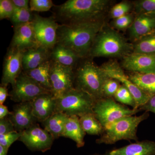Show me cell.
<instances>
[{
    "instance_id": "1f68e13d",
    "label": "cell",
    "mask_w": 155,
    "mask_h": 155,
    "mask_svg": "<svg viewBox=\"0 0 155 155\" xmlns=\"http://www.w3.org/2000/svg\"><path fill=\"white\" fill-rule=\"evenodd\" d=\"M135 9L138 14L149 13L155 14V0H142L135 4Z\"/></svg>"
},
{
    "instance_id": "8d00e7d4",
    "label": "cell",
    "mask_w": 155,
    "mask_h": 155,
    "mask_svg": "<svg viewBox=\"0 0 155 155\" xmlns=\"http://www.w3.org/2000/svg\"><path fill=\"white\" fill-rule=\"evenodd\" d=\"M15 127L10 118L0 119V134H5L15 131Z\"/></svg>"
},
{
    "instance_id": "836d02e7",
    "label": "cell",
    "mask_w": 155,
    "mask_h": 155,
    "mask_svg": "<svg viewBox=\"0 0 155 155\" xmlns=\"http://www.w3.org/2000/svg\"><path fill=\"white\" fill-rule=\"evenodd\" d=\"M22 132L15 131L5 134H0V145L6 148L9 149L14 142L19 140Z\"/></svg>"
},
{
    "instance_id": "ab89813d",
    "label": "cell",
    "mask_w": 155,
    "mask_h": 155,
    "mask_svg": "<svg viewBox=\"0 0 155 155\" xmlns=\"http://www.w3.org/2000/svg\"><path fill=\"white\" fill-rule=\"evenodd\" d=\"M8 95V89L6 87H0V104L2 105Z\"/></svg>"
},
{
    "instance_id": "44dd1931",
    "label": "cell",
    "mask_w": 155,
    "mask_h": 155,
    "mask_svg": "<svg viewBox=\"0 0 155 155\" xmlns=\"http://www.w3.org/2000/svg\"><path fill=\"white\" fill-rule=\"evenodd\" d=\"M80 58L72 50L58 44L50 51L51 60L63 66L73 69Z\"/></svg>"
},
{
    "instance_id": "30bf717a",
    "label": "cell",
    "mask_w": 155,
    "mask_h": 155,
    "mask_svg": "<svg viewBox=\"0 0 155 155\" xmlns=\"http://www.w3.org/2000/svg\"><path fill=\"white\" fill-rule=\"evenodd\" d=\"M10 93L12 101L18 103L31 101L42 94L49 92L29 77L24 71L21 72Z\"/></svg>"
},
{
    "instance_id": "277c9868",
    "label": "cell",
    "mask_w": 155,
    "mask_h": 155,
    "mask_svg": "<svg viewBox=\"0 0 155 155\" xmlns=\"http://www.w3.org/2000/svg\"><path fill=\"white\" fill-rule=\"evenodd\" d=\"M107 78L101 67L91 61H87L76 69L75 88L83 91L97 101L104 98L103 86Z\"/></svg>"
},
{
    "instance_id": "5b68a950",
    "label": "cell",
    "mask_w": 155,
    "mask_h": 155,
    "mask_svg": "<svg viewBox=\"0 0 155 155\" xmlns=\"http://www.w3.org/2000/svg\"><path fill=\"white\" fill-rule=\"evenodd\" d=\"M149 116L146 112L140 116H127L115 121L104 129L101 137L97 140V143L113 144L121 140L137 141V127Z\"/></svg>"
},
{
    "instance_id": "9a60e30c",
    "label": "cell",
    "mask_w": 155,
    "mask_h": 155,
    "mask_svg": "<svg viewBox=\"0 0 155 155\" xmlns=\"http://www.w3.org/2000/svg\"><path fill=\"white\" fill-rule=\"evenodd\" d=\"M10 119L15 130L22 132L35 124L37 120L32 112L31 101L19 103L11 112Z\"/></svg>"
},
{
    "instance_id": "ac0fdd59",
    "label": "cell",
    "mask_w": 155,
    "mask_h": 155,
    "mask_svg": "<svg viewBox=\"0 0 155 155\" xmlns=\"http://www.w3.org/2000/svg\"><path fill=\"white\" fill-rule=\"evenodd\" d=\"M129 28L130 37L135 41L155 32V14H139Z\"/></svg>"
},
{
    "instance_id": "ffe728a7",
    "label": "cell",
    "mask_w": 155,
    "mask_h": 155,
    "mask_svg": "<svg viewBox=\"0 0 155 155\" xmlns=\"http://www.w3.org/2000/svg\"><path fill=\"white\" fill-rule=\"evenodd\" d=\"M93 155H155V142H137L126 146L113 150L104 154Z\"/></svg>"
},
{
    "instance_id": "2e32d148",
    "label": "cell",
    "mask_w": 155,
    "mask_h": 155,
    "mask_svg": "<svg viewBox=\"0 0 155 155\" xmlns=\"http://www.w3.org/2000/svg\"><path fill=\"white\" fill-rule=\"evenodd\" d=\"M38 46L31 22L14 28V35L10 48L24 52Z\"/></svg>"
},
{
    "instance_id": "4316f807",
    "label": "cell",
    "mask_w": 155,
    "mask_h": 155,
    "mask_svg": "<svg viewBox=\"0 0 155 155\" xmlns=\"http://www.w3.org/2000/svg\"><path fill=\"white\" fill-rule=\"evenodd\" d=\"M133 48V53L155 55V32L139 39Z\"/></svg>"
},
{
    "instance_id": "7c38bea8",
    "label": "cell",
    "mask_w": 155,
    "mask_h": 155,
    "mask_svg": "<svg viewBox=\"0 0 155 155\" xmlns=\"http://www.w3.org/2000/svg\"><path fill=\"white\" fill-rule=\"evenodd\" d=\"M54 140L48 131L35 124L22 131L19 140L29 149L44 152L51 149Z\"/></svg>"
},
{
    "instance_id": "f1b7e54d",
    "label": "cell",
    "mask_w": 155,
    "mask_h": 155,
    "mask_svg": "<svg viewBox=\"0 0 155 155\" xmlns=\"http://www.w3.org/2000/svg\"><path fill=\"white\" fill-rule=\"evenodd\" d=\"M114 98L116 101L131 106L133 109H137L135 101L133 96L130 91L123 85H120L119 87Z\"/></svg>"
},
{
    "instance_id": "83f0119b",
    "label": "cell",
    "mask_w": 155,
    "mask_h": 155,
    "mask_svg": "<svg viewBox=\"0 0 155 155\" xmlns=\"http://www.w3.org/2000/svg\"><path fill=\"white\" fill-rule=\"evenodd\" d=\"M33 15L30 9H19L15 7L10 20L15 28L31 22L33 19Z\"/></svg>"
},
{
    "instance_id": "d590c367",
    "label": "cell",
    "mask_w": 155,
    "mask_h": 155,
    "mask_svg": "<svg viewBox=\"0 0 155 155\" xmlns=\"http://www.w3.org/2000/svg\"><path fill=\"white\" fill-rule=\"evenodd\" d=\"M134 20V19H133L132 15L128 14L115 19L113 24L115 28L119 30H122L128 27L130 28L133 23Z\"/></svg>"
},
{
    "instance_id": "e575fe53",
    "label": "cell",
    "mask_w": 155,
    "mask_h": 155,
    "mask_svg": "<svg viewBox=\"0 0 155 155\" xmlns=\"http://www.w3.org/2000/svg\"><path fill=\"white\" fill-rule=\"evenodd\" d=\"M15 7L11 0L0 1V19L11 18L14 12Z\"/></svg>"
},
{
    "instance_id": "603a6c76",
    "label": "cell",
    "mask_w": 155,
    "mask_h": 155,
    "mask_svg": "<svg viewBox=\"0 0 155 155\" xmlns=\"http://www.w3.org/2000/svg\"><path fill=\"white\" fill-rule=\"evenodd\" d=\"M68 116L61 112H55L52 115L41 122L45 130L51 134L54 139L62 137Z\"/></svg>"
},
{
    "instance_id": "d4e9b609",
    "label": "cell",
    "mask_w": 155,
    "mask_h": 155,
    "mask_svg": "<svg viewBox=\"0 0 155 155\" xmlns=\"http://www.w3.org/2000/svg\"><path fill=\"white\" fill-rule=\"evenodd\" d=\"M128 77L145 93L150 97L155 94V73L133 72Z\"/></svg>"
},
{
    "instance_id": "e0dca14e",
    "label": "cell",
    "mask_w": 155,
    "mask_h": 155,
    "mask_svg": "<svg viewBox=\"0 0 155 155\" xmlns=\"http://www.w3.org/2000/svg\"><path fill=\"white\" fill-rule=\"evenodd\" d=\"M31 102L34 116L40 122L56 112V99L51 92L40 95Z\"/></svg>"
},
{
    "instance_id": "ba28073f",
    "label": "cell",
    "mask_w": 155,
    "mask_h": 155,
    "mask_svg": "<svg viewBox=\"0 0 155 155\" xmlns=\"http://www.w3.org/2000/svg\"><path fill=\"white\" fill-rule=\"evenodd\" d=\"M51 61L50 80L51 92L56 99L63 96L74 88V69L65 67Z\"/></svg>"
},
{
    "instance_id": "d6986e66",
    "label": "cell",
    "mask_w": 155,
    "mask_h": 155,
    "mask_svg": "<svg viewBox=\"0 0 155 155\" xmlns=\"http://www.w3.org/2000/svg\"><path fill=\"white\" fill-rule=\"evenodd\" d=\"M50 51L41 46L31 48L23 52L22 69L23 71L32 70L50 59Z\"/></svg>"
},
{
    "instance_id": "4dcf8cb0",
    "label": "cell",
    "mask_w": 155,
    "mask_h": 155,
    "mask_svg": "<svg viewBox=\"0 0 155 155\" xmlns=\"http://www.w3.org/2000/svg\"><path fill=\"white\" fill-rule=\"evenodd\" d=\"M54 7L51 0H31L29 2V8L32 12H46Z\"/></svg>"
},
{
    "instance_id": "5bb4252c",
    "label": "cell",
    "mask_w": 155,
    "mask_h": 155,
    "mask_svg": "<svg viewBox=\"0 0 155 155\" xmlns=\"http://www.w3.org/2000/svg\"><path fill=\"white\" fill-rule=\"evenodd\" d=\"M122 66L135 73H155V55L130 54L124 57Z\"/></svg>"
},
{
    "instance_id": "9c48e42d",
    "label": "cell",
    "mask_w": 155,
    "mask_h": 155,
    "mask_svg": "<svg viewBox=\"0 0 155 155\" xmlns=\"http://www.w3.org/2000/svg\"><path fill=\"white\" fill-rule=\"evenodd\" d=\"M39 46L49 50L57 44V31L59 24L54 17H43L34 14L32 21Z\"/></svg>"
},
{
    "instance_id": "484cf974",
    "label": "cell",
    "mask_w": 155,
    "mask_h": 155,
    "mask_svg": "<svg viewBox=\"0 0 155 155\" xmlns=\"http://www.w3.org/2000/svg\"><path fill=\"white\" fill-rule=\"evenodd\" d=\"M81 125L85 133L90 135H101L104 128L93 113L79 117Z\"/></svg>"
},
{
    "instance_id": "7a4b0ae2",
    "label": "cell",
    "mask_w": 155,
    "mask_h": 155,
    "mask_svg": "<svg viewBox=\"0 0 155 155\" xmlns=\"http://www.w3.org/2000/svg\"><path fill=\"white\" fill-rule=\"evenodd\" d=\"M108 3L107 0H68L54 6V17L65 25L98 20Z\"/></svg>"
},
{
    "instance_id": "7402d4cb",
    "label": "cell",
    "mask_w": 155,
    "mask_h": 155,
    "mask_svg": "<svg viewBox=\"0 0 155 155\" xmlns=\"http://www.w3.org/2000/svg\"><path fill=\"white\" fill-rule=\"evenodd\" d=\"M85 134L81 125L79 117L68 116L62 137L71 139L76 143L78 147L79 148L84 146Z\"/></svg>"
},
{
    "instance_id": "4fadbf2b",
    "label": "cell",
    "mask_w": 155,
    "mask_h": 155,
    "mask_svg": "<svg viewBox=\"0 0 155 155\" xmlns=\"http://www.w3.org/2000/svg\"><path fill=\"white\" fill-rule=\"evenodd\" d=\"M23 51L14 48H9L5 58L2 78V86L13 85L22 72Z\"/></svg>"
},
{
    "instance_id": "f546056e",
    "label": "cell",
    "mask_w": 155,
    "mask_h": 155,
    "mask_svg": "<svg viewBox=\"0 0 155 155\" xmlns=\"http://www.w3.org/2000/svg\"><path fill=\"white\" fill-rule=\"evenodd\" d=\"M120 86V82L118 81L108 78L103 86L104 97L113 98Z\"/></svg>"
},
{
    "instance_id": "60d3db41",
    "label": "cell",
    "mask_w": 155,
    "mask_h": 155,
    "mask_svg": "<svg viewBox=\"0 0 155 155\" xmlns=\"http://www.w3.org/2000/svg\"><path fill=\"white\" fill-rule=\"evenodd\" d=\"M11 112H9L8 108L4 105H0V119H4L8 115H11Z\"/></svg>"
},
{
    "instance_id": "f35d334b",
    "label": "cell",
    "mask_w": 155,
    "mask_h": 155,
    "mask_svg": "<svg viewBox=\"0 0 155 155\" xmlns=\"http://www.w3.org/2000/svg\"><path fill=\"white\" fill-rule=\"evenodd\" d=\"M12 3L16 8L19 9H30L28 0H11Z\"/></svg>"
},
{
    "instance_id": "8992f818",
    "label": "cell",
    "mask_w": 155,
    "mask_h": 155,
    "mask_svg": "<svg viewBox=\"0 0 155 155\" xmlns=\"http://www.w3.org/2000/svg\"><path fill=\"white\" fill-rule=\"evenodd\" d=\"M95 102L96 100L88 94L74 87L56 99V112H61L68 116L80 117L93 113Z\"/></svg>"
},
{
    "instance_id": "52a82bcc",
    "label": "cell",
    "mask_w": 155,
    "mask_h": 155,
    "mask_svg": "<svg viewBox=\"0 0 155 155\" xmlns=\"http://www.w3.org/2000/svg\"><path fill=\"white\" fill-rule=\"evenodd\" d=\"M93 111L105 129L115 121L127 116H134L141 110L130 109L116 102L113 98L104 97L96 101Z\"/></svg>"
},
{
    "instance_id": "8fae6325",
    "label": "cell",
    "mask_w": 155,
    "mask_h": 155,
    "mask_svg": "<svg viewBox=\"0 0 155 155\" xmlns=\"http://www.w3.org/2000/svg\"><path fill=\"white\" fill-rule=\"evenodd\" d=\"M101 68L107 77L118 81L130 91L135 100L137 109H139L149 100L150 96L133 83L116 62H108L104 64Z\"/></svg>"
},
{
    "instance_id": "74e56055",
    "label": "cell",
    "mask_w": 155,
    "mask_h": 155,
    "mask_svg": "<svg viewBox=\"0 0 155 155\" xmlns=\"http://www.w3.org/2000/svg\"><path fill=\"white\" fill-rule=\"evenodd\" d=\"M139 109L141 110H143L147 112H151L155 114V94L151 96L148 101Z\"/></svg>"
},
{
    "instance_id": "cb8c5ba5",
    "label": "cell",
    "mask_w": 155,
    "mask_h": 155,
    "mask_svg": "<svg viewBox=\"0 0 155 155\" xmlns=\"http://www.w3.org/2000/svg\"><path fill=\"white\" fill-rule=\"evenodd\" d=\"M51 59L45 61L35 69L24 71L35 81L38 83L48 91H51L50 80V72L51 65Z\"/></svg>"
},
{
    "instance_id": "d6a6232c",
    "label": "cell",
    "mask_w": 155,
    "mask_h": 155,
    "mask_svg": "<svg viewBox=\"0 0 155 155\" xmlns=\"http://www.w3.org/2000/svg\"><path fill=\"white\" fill-rule=\"evenodd\" d=\"M131 5L127 2H122L114 6L111 10V17L114 19L119 18L128 14Z\"/></svg>"
},
{
    "instance_id": "3957f363",
    "label": "cell",
    "mask_w": 155,
    "mask_h": 155,
    "mask_svg": "<svg viewBox=\"0 0 155 155\" xmlns=\"http://www.w3.org/2000/svg\"><path fill=\"white\" fill-rule=\"evenodd\" d=\"M132 46L116 31L102 29L96 37L89 56L91 57H120L127 55Z\"/></svg>"
},
{
    "instance_id": "6da1fadb",
    "label": "cell",
    "mask_w": 155,
    "mask_h": 155,
    "mask_svg": "<svg viewBox=\"0 0 155 155\" xmlns=\"http://www.w3.org/2000/svg\"><path fill=\"white\" fill-rule=\"evenodd\" d=\"M101 19L75 24H59L57 44L72 50L81 58L89 55L96 37L102 29Z\"/></svg>"
},
{
    "instance_id": "b9f144b4",
    "label": "cell",
    "mask_w": 155,
    "mask_h": 155,
    "mask_svg": "<svg viewBox=\"0 0 155 155\" xmlns=\"http://www.w3.org/2000/svg\"><path fill=\"white\" fill-rule=\"evenodd\" d=\"M8 150V149L0 145V155H7Z\"/></svg>"
}]
</instances>
